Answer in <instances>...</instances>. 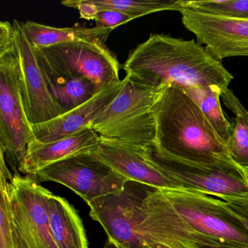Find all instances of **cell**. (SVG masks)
Wrapping results in <instances>:
<instances>
[{"label":"cell","mask_w":248,"mask_h":248,"mask_svg":"<svg viewBox=\"0 0 248 248\" xmlns=\"http://www.w3.org/2000/svg\"><path fill=\"white\" fill-rule=\"evenodd\" d=\"M20 85L26 114L31 124H41L64 114L52 96L37 61L35 50L26 37L21 22L14 20Z\"/></svg>","instance_id":"10"},{"label":"cell","mask_w":248,"mask_h":248,"mask_svg":"<svg viewBox=\"0 0 248 248\" xmlns=\"http://www.w3.org/2000/svg\"><path fill=\"white\" fill-rule=\"evenodd\" d=\"M36 139L23 102L15 29L0 22V153L14 173L24 163L27 146Z\"/></svg>","instance_id":"3"},{"label":"cell","mask_w":248,"mask_h":248,"mask_svg":"<svg viewBox=\"0 0 248 248\" xmlns=\"http://www.w3.org/2000/svg\"><path fill=\"white\" fill-rule=\"evenodd\" d=\"M31 176L37 183L53 181L66 186L87 203L122 191L129 181L93 153L71 156Z\"/></svg>","instance_id":"9"},{"label":"cell","mask_w":248,"mask_h":248,"mask_svg":"<svg viewBox=\"0 0 248 248\" xmlns=\"http://www.w3.org/2000/svg\"><path fill=\"white\" fill-rule=\"evenodd\" d=\"M102 248H123L118 245L111 242V241L108 240L106 242L105 245H104Z\"/></svg>","instance_id":"26"},{"label":"cell","mask_w":248,"mask_h":248,"mask_svg":"<svg viewBox=\"0 0 248 248\" xmlns=\"http://www.w3.org/2000/svg\"><path fill=\"white\" fill-rule=\"evenodd\" d=\"M220 98L236 117L233 132L226 143L229 155L233 162L248 170V111L229 88L222 92Z\"/></svg>","instance_id":"19"},{"label":"cell","mask_w":248,"mask_h":248,"mask_svg":"<svg viewBox=\"0 0 248 248\" xmlns=\"http://www.w3.org/2000/svg\"><path fill=\"white\" fill-rule=\"evenodd\" d=\"M48 204L50 229L58 248H89L82 220L73 206L53 194Z\"/></svg>","instance_id":"16"},{"label":"cell","mask_w":248,"mask_h":248,"mask_svg":"<svg viewBox=\"0 0 248 248\" xmlns=\"http://www.w3.org/2000/svg\"><path fill=\"white\" fill-rule=\"evenodd\" d=\"M99 144V135L91 128L52 143H41L35 139L27 146L25 159L19 172L32 175L48 165L71 156L97 154Z\"/></svg>","instance_id":"14"},{"label":"cell","mask_w":248,"mask_h":248,"mask_svg":"<svg viewBox=\"0 0 248 248\" xmlns=\"http://www.w3.org/2000/svg\"><path fill=\"white\" fill-rule=\"evenodd\" d=\"M123 85V79L109 84L79 107L46 123L31 124L36 139L41 143H52L89 128L91 122L117 96Z\"/></svg>","instance_id":"13"},{"label":"cell","mask_w":248,"mask_h":248,"mask_svg":"<svg viewBox=\"0 0 248 248\" xmlns=\"http://www.w3.org/2000/svg\"><path fill=\"white\" fill-rule=\"evenodd\" d=\"M181 5L182 9L200 14L223 18L248 19V0H181Z\"/></svg>","instance_id":"21"},{"label":"cell","mask_w":248,"mask_h":248,"mask_svg":"<svg viewBox=\"0 0 248 248\" xmlns=\"http://www.w3.org/2000/svg\"><path fill=\"white\" fill-rule=\"evenodd\" d=\"M146 149L158 167L185 189L220 198L248 196V170L233 161L213 165L197 163L162 153L155 145Z\"/></svg>","instance_id":"6"},{"label":"cell","mask_w":248,"mask_h":248,"mask_svg":"<svg viewBox=\"0 0 248 248\" xmlns=\"http://www.w3.org/2000/svg\"><path fill=\"white\" fill-rule=\"evenodd\" d=\"M62 4L64 6L78 10L81 18L88 21L95 20L100 11L92 0H64L62 1Z\"/></svg>","instance_id":"25"},{"label":"cell","mask_w":248,"mask_h":248,"mask_svg":"<svg viewBox=\"0 0 248 248\" xmlns=\"http://www.w3.org/2000/svg\"><path fill=\"white\" fill-rule=\"evenodd\" d=\"M34 50L40 63L57 73L84 77L94 84L98 91L121 80V65L105 43L73 42Z\"/></svg>","instance_id":"8"},{"label":"cell","mask_w":248,"mask_h":248,"mask_svg":"<svg viewBox=\"0 0 248 248\" xmlns=\"http://www.w3.org/2000/svg\"><path fill=\"white\" fill-rule=\"evenodd\" d=\"M168 85L145 83L126 75L117 96L93 119L89 128L101 137L146 148L155 144L154 105Z\"/></svg>","instance_id":"4"},{"label":"cell","mask_w":248,"mask_h":248,"mask_svg":"<svg viewBox=\"0 0 248 248\" xmlns=\"http://www.w3.org/2000/svg\"><path fill=\"white\" fill-rule=\"evenodd\" d=\"M21 25L26 37L34 48H43L73 42H101L105 43L113 31L97 26L92 28L78 25L59 28L31 21L21 22Z\"/></svg>","instance_id":"15"},{"label":"cell","mask_w":248,"mask_h":248,"mask_svg":"<svg viewBox=\"0 0 248 248\" xmlns=\"http://www.w3.org/2000/svg\"><path fill=\"white\" fill-rule=\"evenodd\" d=\"M179 12L184 27L215 59L248 56V19L223 18L185 9Z\"/></svg>","instance_id":"11"},{"label":"cell","mask_w":248,"mask_h":248,"mask_svg":"<svg viewBox=\"0 0 248 248\" xmlns=\"http://www.w3.org/2000/svg\"><path fill=\"white\" fill-rule=\"evenodd\" d=\"M134 19H136V17L129 14L114 10L104 9L98 12L94 21L97 27L114 30L119 26L127 24Z\"/></svg>","instance_id":"23"},{"label":"cell","mask_w":248,"mask_h":248,"mask_svg":"<svg viewBox=\"0 0 248 248\" xmlns=\"http://www.w3.org/2000/svg\"><path fill=\"white\" fill-rule=\"evenodd\" d=\"M173 211L197 233L223 248H248V231L226 202L194 190L162 189Z\"/></svg>","instance_id":"5"},{"label":"cell","mask_w":248,"mask_h":248,"mask_svg":"<svg viewBox=\"0 0 248 248\" xmlns=\"http://www.w3.org/2000/svg\"><path fill=\"white\" fill-rule=\"evenodd\" d=\"M126 75L151 85H216L224 91L232 74L194 40L152 34L130 52L123 66Z\"/></svg>","instance_id":"1"},{"label":"cell","mask_w":248,"mask_h":248,"mask_svg":"<svg viewBox=\"0 0 248 248\" xmlns=\"http://www.w3.org/2000/svg\"><path fill=\"white\" fill-rule=\"evenodd\" d=\"M97 156L129 181L158 189H185L152 160L146 148L100 136Z\"/></svg>","instance_id":"12"},{"label":"cell","mask_w":248,"mask_h":248,"mask_svg":"<svg viewBox=\"0 0 248 248\" xmlns=\"http://www.w3.org/2000/svg\"><path fill=\"white\" fill-rule=\"evenodd\" d=\"M51 194L31 175L14 173L10 198L15 248H58L49 219Z\"/></svg>","instance_id":"7"},{"label":"cell","mask_w":248,"mask_h":248,"mask_svg":"<svg viewBox=\"0 0 248 248\" xmlns=\"http://www.w3.org/2000/svg\"><path fill=\"white\" fill-rule=\"evenodd\" d=\"M176 86L182 89L194 100L215 131L220 139L224 140L225 143H227L233 132V127L222 110L220 101V95L223 92L221 88L216 85L204 87Z\"/></svg>","instance_id":"18"},{"label":"cell","mask_w":248,"mask_h":248,"mask_svg":"<svg viewBox=\"0 0 248 248\" xmlns=\"http://www.w3.org/2000/svg\"><path fill=\"white\" fill-rule=\"evenodd\" d=\"M39 64L50 94L65 113L85 104L98 92L94 84L84 77L62 75L40 62Z\"/></svg>","instance_id":"17"},{"label":"cell","mask_w":248,"mask_h":248,"mask_svg":"<svg viewBox=\"0 0 248 248\" xmlns=\"http://www.w3.org/2000/svg\"><path fill=\"white\" fill-rule=\"evenodd\" d=\"M99 11L114 10L136 18L162 11H178L181 0H92Z\"/></svg>","instance_id":"20"},{"label":"cell","mask_w":248,"mask_h":248,"mask_svg":"<svg viewBox=\"0 0 248 248\" xmlns=\"http://www.w3.org/2000/svg\"><path fill=\"white\" fill-rule=\"evenodd\" d=\"M231 211L242 222L248 231V196L222 197Z\"/></svg>","instance_id":"24"},{"label":"cell","mask_w":248,"mask_h":248,"mask_svg":"<svg viewBox=\"0 0 248 248\" xmlns=\"http://www.w3.org/2000/svg\"><path fill=\"white\" fill-rule=\"evenodd\" d=\"M0 153V248H15L13 232L10 186L12 174Z\"/></svg>","instance_id":"22"},{"label":"cell","mask_w":248,"mask_h":248,"mask_svg":"<svg viewBox=\"0 0 248 248\" xmlns=\"http://www.w3.org/2000/svg\"><path fill=\"white\" fill-rule=\"evenodd\" d=\"M156 123L155 146L170 156L201 164L233 161L194 100L176 85H168L152 108Z\"/></svg>","instance_id":"2"}]
</instances>
